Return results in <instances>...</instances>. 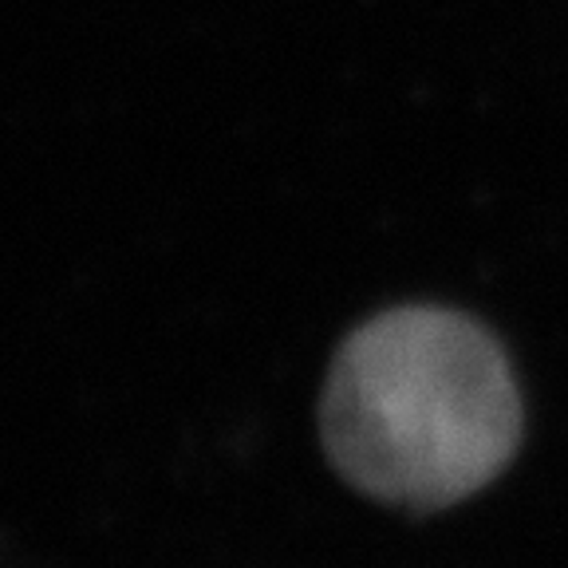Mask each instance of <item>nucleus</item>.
<instances>
[{
    "mask_svg": "<svg viewBox=\"0 0 568 568\" xmlns=\"http://www.w3.org/2000/svg\"><path fill=\"white\" fill-rule=\"evenodd\" d=\"M336 470L403 509H443L501 474L521 395L501 344L446 308H395L339 347L320 403Z\"/></svg>",
    "mask_w": 568,
    "mask_h": 568,
    "instance_id": "nucleus-1",
    "label": "nucleus"
}]
</instances>
